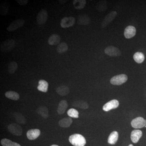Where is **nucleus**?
Segmentation results:
<instances>
[{
  "instance_id": "nucleus-28",
  "label": "nucleus",
  "mask_w": 146,
  "mask_h": 146,
  "mask_svg": "<svg viewBox=\"0 0 146 146\" xmlns=\"http://www.w3.org/2000/svg\"><path fill=\"white\" fill-rule=\"evenodd\" d=\"M68 46L67 44L65 42H62L58 45L56 50L58 53L62 54L68 50Z\"/></svg>"
},
{
  "instance_id": "nucleus-23",
  "label": "nucleus",
  "mask_w": 146,
  "mask_h": 146,
  "mask_svg": "<svg viewBox=\"0 0 146 146\" xmlns=\"http://www.w3.org/2000/svg\"><path fill=\"white\" fill-rule=\"evenodd\" d=\"M73 3L76 9L80 10L84 8L86 4V1L85 0H74Z\"/></svg>"
},
{
  "instance_id": "nucleus-21",
  "label": "nucleus",
  "mask_w": 146,
  "mask_h": 146,
  "mask_svg": "<svg viewBox=\"0 0 146 146\" xmlns=\"http://www.w3.org/2000/svg\"><path fill=\"white\" fill-rule=\"evenodd\" d=\"M56 91L57 94L60 96H64L70 93V90L67 86H61L58 87Z\"/></svg>"
},
{
  "instance_id": "nucleus-34",
  "label": "nucleus",
  "mask_w": 146,
  "mask_h": 146,
  "mask_svg": "<svg viewBox=\"0 0 146 146\" xmlns=\"http://www.w3.org/2000/svg\"><path fill=\"white\" fill-rule=\"evenodd\" d=\"M17 2L21 5H25L28 3L27 0H16Z\"/></svg>"
},
{
  "instance_id": "nucleus-25",
  "label": "nucleus",
  "mask_w": 146,
  "mask_h": 146,
  "mask_svg": "<svg viewBox=\"0 0 146 146\" xmlns=\"http://www.w3.org/2000/svg\"><path fill=\"white\" fill-rule=\"evenodd\" d=\"M5 96L9 99L17 101L20 98L19 94L15 91H9L6 92Z\"/></svg>"
},
{
  "instance_id": "nucleus-13",
  "label": "nucleus",
  "mask_w": 146,
  "mask_h": 146,
  "mask_svg": "<svg viewBox=\"0 0 146 146\" xmlns=\"http://www.w3.org/2000/svg\"><path fill=\"white\" fill-rule=\"evenodd\" d=\"M143 135V133L141 130L139 129H135L131 132V139L134 143H138L140 138Z\"/></svg>"
},
{
  "instance_id": "nucleus-4",
  "label": "nucleus",
  "mask_w": 146,
  "mask_h": 146,
  "mask_svg": "<svg viewBox=\"0 0 146 146\" xmlns=\"http://www.w3.org/2000/svg\"><path fill=\"white\" fill-rule=\"evenodd\" d=\"M8 130L11 133L15 136H20L23 134V129L21 126L16 123L9 124L8 126Z\"/></svg>"
},
{
  "instance_id": "nucleus-5",
  "label": "nucleus",
  "mask_w": 146,
  "mask_h": 146,
  "mask_svg": "<svg viewBox=\"0 0 146 146\" xmlns=\"http://www.w3.org/2000/svg\"><path fill=\"white\" fill-rule=\"evenodd\" d=\"M105 53L108 55L112 57L120 56L121 52L119 49L113 46H110L106 48L104 50Z\"/></svg>"
},
{
  "instance_id": "nucleus-20",
  "label": "nucleus",
  "mask_w": 146,
  "mask_h": 146,
  "mask_svg": "<svg viewBox=\"0 0 146 146\" xmlns=\"http://www.w3.org/2000/svg\"><path fill=\"white\" fill-rule=\"evenodd\" d=\"M73 106L81 109H86L89 108V106L86 102L82 100L75 101L72 104Z\"/></svg>"
},
{
  "instance_id": "nucleus-6",
  "label": "nucleus",
  "mask_w": 146,
  "mask_h": 146,
  "mask_svg": "<svg viewBox=\"0 0 146 146\" xmlns=\"http://www.w3.org/2000/svg\"><path fill=\"white\" fill-rule=\"evenodd\" d=\"M117 13L116 11H112L106 16L102 22V27L103 28L107 27L116 18Z\"/></svg>"
},
{
  "instance_id": "nucleus-33",
  "label": "nucleus",
  "mask_w": 146,
  "mask_h": 146,
  "mask_svg": "<svg viewBox=\"0 0 146 146\" xmlns=\"http://www.w3.org/2000/svg\"><path fill=\"white\" fill-rule=\"evenodd\" d=\"M67 114L69 117L74 118H78L79 112L76 110L74 108H71L68 110Z\"/></svg>"
},
{
  "instance_id": "nucleus-27",
  "label": "nucleus",
  "mask_w": 146,
  "mask_h": 146,
  "mask_svg": "<svg viewBox=\"0 0 146 146\" xmlns=\"http://www.w3.org/2000/svg\"><path fill=\"white\" fill-rule=\"evenodd\" d=\"M133 58L134 60L138 63H143L145 58L143 54L141 52H137L134 54Z\"/></svg>"
},
{
  "instance_id": "nucleus-8",
  "label": "nucleus",
  "mask_w": 146,
  "mask_h": 146,
  "mask_svg": "<svg viewBox=\"0 0 146 146\" xmlns=\"http://www.w3.org/2000/svg\"><path fill=\"white\" fill-rule=\"evenodd\" d=\"M25 21L23 19H18L13 21L7 28L8 31L11 32L16 30L24 25Z\"/></svg>"
},
{
  "instance_id": "nucleus-35",
  "label": "nucleus",
  "mask_w": 146,
  "mask_h": 146,
  "mask_svg": "<svg viewBox=\"0 0 146 146\" xmlns=\"http://www.w3.org/2000/svg\"><path fill=\"white\" fill-rule=\"evenodd\" d=\"M50 146H59L58 145H52Z\"/></svg>"
},
{
  "instance_id": "nucleus-2",
  "label": "nucleus",
  "mask_w": 146,
  "mask_h": 146,
  "mask_svg": "<svg viewBox=\"0 0 146 146\" xmlns=\"http://www.w3.org/2000/svg\"><path fill=\"white\" fill-rule=\"evenodd\" d=\"M15 46V41L13 39H7L1 44L0 48L3 52L11 51Z\"/></svg>"
},
{
  "instance_id": "nucleus-18",
  "label": "nucleus",
  "mask_w": 146,
  "mask_h": 146,
  "mask_svg": "<svg viewBox=\"0 0 146 146\" xmlns=\"http://www.w3.org/2000/svg\"><path fill=\"white\" fill-rule=\"evenodd\" d=\"M119 134L117 131H113L110 133L108 139V143L111 145H115L118 141Z\"/></svg>"
},
{
  "instance_id": "nucleus-32",
  "label": "nucleus",
  "mask_w": 146,
  "mask_h": 146,
  "mask_svg": "<svg viewBox=\"0 0 146 146\" xmlns=\"http://www.w3.org/2000/svg\"><path fill=\"white\" fill-rule=\"evenodd\" d=\"M9 5L8 3H4L1 5L0 13L3 16H5L7 14L9 11Z\"/></svg>"
},
{
  "instance_id": "nucleus-14",
  "label": "nucleus",
  "mask_w": 146,
  "mask_h": 146,
  "mask_svg": "<svg viewBox=\"0 0 146 146\" xmlns=\"http://www.w3.org/2000/svg\"><path fill=\"white\" fill-rule=\"evenodd\" d=\"M40 133L41 131L39 129H31L27 131V136L29 140H34L39 137Z\"/></svg>"
},
{
  "instance_id": "nucleus-37",
  "label": "nucleus",
  "mask_w": 146,
  "mask_h": 146,
  "mask_svg": "<svg viewBox=\"0 0 146 146\" xmlns=\"http://www.w3.org/2000/svg\"><path fill=\"white\" fill-rule=\"evenodd\" d=\"M145 127H146V125L145 126Z\"/></svg>"
},
{
  "instance_id": "nucleus-7",
  "label": "nucleus",
  "mask_w": 146,
  "mask_h": 146,
  "mask_svg": "<svg viewBox=\"0 0 146 146\" xmlns=\"http://www.w3.org/2000/svg\"><path fill=\"white\" fill-rule=\"evenodd\" d=\"M131 126L135 129L141 128L146 125V120L142 117H138L131 121Z\"/></svg>"
},
{
  "instance_id": "nucleus-36",
  "label": "nucleus",
  "mask_w": 146,
  "mask_h": 146,
  "mask_svg": "<svg viewBox=\"0 0 146 146\" xmlns=\"http://www.w3.org/2000/svg\"><path fill=\"white\" fill-rule=\"evenodd\" d=\"M128 146H133V145H132V144H130V145H129Z\"/></svg>"
},
{
  "instance_id": "nucleus-1",
  "label": "nucleus",
  "mask_w": 146,
  "mask_h": 146,
  "mask_svg": "<svg viewBox=\"0 0 146 146\" xmlns=\"http://www.w3.org/2000/svg\"><path fill=\"white\" fill-rule=\"evenodd\" d=\"M69 141L74 146H84L86 145V141L85 138L81 134H73L70 136Z\"/></svg>"
},
{
  "instance_id": "nucleus-30",
  "label": "nucleus",
  "mask_w": 146,
  "mask_h": 146,
  "mask_svg": "<svg viewBox=\"0 0 146 146\" xmlns=\"http://www.w3.org/2000/svg\"><path fill=\"white\" fill-rule=\"evenodd\" d=\"M14 117L16 121L20 124L26 123V119L23 115L20 113H14Z\"/></svg>"
},
{
  "instance_id": "nucleus-24",
  "label": "nucleus",
  "mask_w": 146,
  "mask_h": 146,
  "mask_svg": "<svg viewBox=\"0 0 146 146\" xmlns=\"http://www.w3.org/2000/svg\"><path fill=\"white\" fill-rule=\"evenodd\" d=\"M36 112L44 119H47L48 117V110L45 106H41L36 110Z\"/></svg>"
},
{
  "instance_id": "nucleus-12",
  "label": "nucleus",
  "mask_w": 146,
  "mask_h": 146,
  "mask_svg": "<svg viewBox=\"0 0 146 146\" xmlns=\"http://www.w3.org/2000/svg\"><path fill=\"white\" fill-rule=\"evenodd\" d=\"M136 34V29L132 26H129L125 29L124 35L127 39H130L133 37Z\"/></svg>"
},
{
  "instance_id": "nucleus-10",
  "label": "nucleus",
  "mask_w": 146,
  "mask_h": 146,
  "mask_svg": "<svg viewBox=\"0 0 146 146\" xmlns=\"http://www.w3.org/2000/svg\"><path fill=\"white\" fill-rule=\"evenodd\" d=\"M48 14L47 11L42 9L39 11L36 17L37 23L39 25H44L48 19Z\"/></svg>"
},
{
  "instance_id": "nucleus-19",
  "label": "nucleus",
  "mask_w": 146,
  "mask_h": 146,
  "mask_svg": "<svg viewBox=\"0 0 146 146\" xmlns=\"http://www.w3.org/2000/svg\"><path fill=\"white\" fill-rule=\"evenodd\" d=\"M38 83L39 84L37 88L39 91L44 93H46L48 91V83L47 81L44 80H39Z\"/></svg>"
},
{
  "instance_id": "nucleus-22",
  "label": "nucleus",
  "mask_w": 146,
  "mask_h": 146,
  "mask_svg": "<svg viewBox=\"0 0 146 146\" xmlns=\"http://www.w3.org/2000/svg\"><path fill=\"white\" fill-rule=\"evenodd\" d=\"M72 119L70 117L64 118L59 121L58 124L62 127H68L72 123Z\"/></svg>"
},
{
  "instance_id": "nucleus-9",
  "label": "nucleus",
  "mask_w": 146,
  "mask_h": 146,
  "mask_svg": "<svg viewBox=\"0 0 146 146\" xmlns=\"http://www.w3.org/2000/svg\"><path fill=\"white\" fill-rule=\"evenodd\" d=\"M75 22L76 19L74 17H64L60 22V26L63 28H67L73 26Z\"/></svg>"
},
{
  "instance_id": "nucleus-17",
  "label": "nucleus",
  "mask_w": 146,
  "mask_h": 146,
  "mask_svg": "<svg viewBox=\"0 0 146 146\" xmlns=\"http://www.w3.org/2000/svg\"><path fill=\"white\" fill-rule=\"evenodd\" d=\"M68 104L66 101L65 100L61 101L58 104L57 108V112L59 115L64 114L68 108Z\"/></svg>"
},
{
  "instance_id": "nucleus-31",
  "label": "nucleus",
  "mask_w": 146,
  "mask_h": 146,
  "mask_svg": "<svg viewBox=\"0 0 146 146\" xmlns=\"http://www.w3.org/2000/svg\"><path fill=\"white\" fill-rule=\"evenodd\" d=\"M18 68L17 63L14 61H12L8 65V72L9 74H13L16 72Z\"/></svg>"
},
{
  "instance_id": "nucleus-11",
  "label": "nucleus",
  "mask_w": 146,
  "mask_h": 146,
  "mask_svg": "<svg viewBox=\"0 0 146 146\" xmlns=\"http://www.w3.org/2000/svg\"><path fill=\"white\" fill-rule=\"evenodd\" d=\"M119 103L117 100H113L106 104L103 107V110L108 112L111 110L116 109L119 107Z\"/></svg>"
},
{
  "instance_id": "nucleus-3",
  "label": "nucleus",
  "mask_w": 146,
  "mask_h": 146,
  "mask_svg": "<svg viewBox=\"0 0 146 146\" xmlns=\"http://www.w3.org/2000/svg\"><path fill=\"white\" fill-rule=\"evenodd\" d=\"M128 77L124 74L118 75L112 77L110 80V83L113 85H120L127 81Z\"/></svg>"
},
{
  "instance_id": "nucleus-16",
  "label": "nucleus",
  "mask_w": 146,
  "mask_h": 146,
  "mask_svg": "<svg viewBox=\"0 0 146 146\" xmlns=\"http://www.w3.org/2000/svg\"><path fill=\"white\" fill-rule=\"evenodd\" d=\"M60 41V36L58 35L54 34L50 36L48 40V43L50 45L54 46L59 44Z\"/></svg>"
},
{
  "instance_id": "nucleus-15",
  "label": "nucleus",
  "mask_w": 146,
  "mask_h": 146,
  "mask_svg": "<svg viewBox=\"0 0 146 146\" xmlns=\"http://www.w3.org/2000/svg\"><path fill=\"white\" fill-rule=\"evenodd\" d=\"M78 24L82 25H86L90 23V18L86 14H81L78 17Z\"/></svg>"
},
{
  "instance_id": "nucleus-26",
  "label": "nucleus",
  "mask_w": 146,
  "mask_h": 146,
  "mask_svg": "<svg viewBox=\"0 0 146 146\" xmlns=\"http://www.w3.org/2000/svg\"><path fill=\"white\" fill-rule=\"evenodd\" d=\"M97 10L100 12L104 11L107 9V2L105 1H99L96 5Z\"/></svg>"
},
{
  "instance_id": "nucleus-29",
  "label": "nucleus",
  "mask_w": 146,
  "mask_h": 146,
  "mask_svg": "<svg viewBox=\"0 0 146 146\" xmlns=\"http://www.w3.org/2000/svg\"><path fill=\"white\" fill-rule=\"evenodd\" d=\"M1 143L3 146H21L20 144L12 142V141L7 138L2 139Z\"/></svg>"
}]
</instances>
